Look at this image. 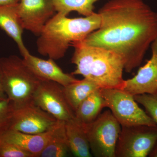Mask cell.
Returning a JSON list of instances; mask_svg holds the SVG:
<instances>
[{"instance_id": "cell-1", "label": "cell", "mask_w": 157, "mask_h": 157, "mask_svg": "<svg viewBox=\"0 0 157 157\" xmlns=\"http://www.w3.org/2000/svg\"><path fill=\"white\" fill-rule=\"evenodd\" d=\"M98 13L100 27L81 42L114 52L131 73L157 39V12L142 0H109Z\"/></svg>"}, {"instance_id": "cell-2", "label": "cell", "mask_w": 157, "mask_h": 157, "mask_svg": "<svg viewBox=\"0 0 157 157\" xmlns=\"http://www.w3.org/2000/svg\"><path fill=\"white\" fill-rule=\"evenodd\" d=\"M101 22L98 13L86 17L70 18L57 12L38 36L37 51L41 55L54 60L63 58L69 46L82 42L99 28Z\"/></svg>"}, {"instance_id": "cell-3", "label": "cell", "mask_w": 157, "mask_h": 157, "mask_svg": "<svg viewBox=\"0 0 157 157\" xmlns=\"http://www.w3.org/2000/svg\"><path fill=\"white\" fill-rule=\"evenodd\" d=\"M71 46L75 49L71 62L76 66L72 75H81L94 82L100 88L123 89L124 66L119 55L112 51L88 46L81 42Z\"/></svg>"}, {"instance_id": "cell-4", "label": "cell", "mask_w": 157, "mask_h": 157, "mask_svg": "<svg viewBox=\"0 0 157 157\" xmlns=\"http://www.w3.org/2000/svg\"><path fill=\"white\" fill-rule=\"evenodd\" d=\"M0 73L3 88L14 107L33 103L35 93L41 81L16 55L0 58Z\"/></svg>"}, {"instance_id": "cell-5", "label": "cell", "mask_w": 157, "mask_h": 157, "mask_svg": "<svg viewBox=\"0 0 157 157\" xmlns=\"http://www.w3.org/2000/svg\"><path fill=\"white\" fill-rule=\"evenodd\" d=\"M83 124L91 152L96 157H115V150L121 126L109 109L96 119Z\"/></svg>"}, {"instance_id": "cell-6", "label": "cell", "mask_w": 157, "mask_h": 157, "mask_svg": "<svg viewBox=\"0 0 157 157\" xmlns=\"http://www.w3.org/2000/svg\"><path fill=\"white\" fill-rule=\"evenodd\" d=\"M100 91L106 101L107 107L121 127L157 125L139 107L131 94L117 88H100Z\"/></svg>"}, {"instance_id": "cell-7", "label": "cell", "mask_w": 157, "mask_h": 157, "mask_svg": "<svg viewBox=\"0 0 157 157\" xmlns=\"http://www.w3.org/2000/svg\"><path fill=\"white\" fill-rule=\"evenodd\" d=\"M157 141V124L121 127L115 157H146Z\"/></svg>"}, {"instance_id": "cell-8", "label": "cell", "mask_w": 157, "mask_h": 157, "mask_svg": "<svg viewBox=\"0 0 157 157\" xmlns=\"http://www.w3.org/2000/svg\"><path fill=\"white\" fill-rule=\"evenodd\" d=\"M63 88L56 82L42 80L35 93L33 102L57 120L66 121L75 115L65 98Z\"/></svg>"}, {"instance_id": "cell-9", "label": "cell", "mask_w": 157, "mask_h": 157, "mask_svg": "<svg viewBox=\"0 0 157 157\" xmlns=\"http://www.w3.org/2000/svg\"><path fill=\"white\" fill-rule=\"evenodd\" d=\"M57 121L33 102L14 107L9 129L27 134H40L51 129Z\"/></svg>"}, {"instance_id": "cell-10", "label": "cell", "mask_w": 157, "mask_h": 157, "mask_svg": "<svg viewBox=\"0 0 157 157\" xmlns=\"http://www.w3.org/2000/svg\"><path fill=\"white\" fill-rule=\"evenodd\" d=\"M18 12L24 30L37 36L56 13L53 0H19Z\"/></svg>"}, {"instance_id": "cell-11", "label": "cell", "mask_w": 157, "mask_h": 157, "mask_svg": "<svg viewBox=\"0 0 157 157\" xmlns=\"http://www.w3.org/2000/svg\"><path fill=\"white\" fill-rule=\"evenodd\" d=\"M151 56L133 78L125 80L122 90L135 96L157 91V39L152 43Z\"/></svg>"}, {"instance_id": "cell-12", "label": "cell", "mask_w": 157, "mask_h": 157, "mask_svg": "<svg viewBox=\"0 0 157 157\" xmlns=\"http://www.w3.org/2000/svg\"><path fill=\"white\" fill-rule=\"evenodd\" d=\"M58 123V121L50 130L38 134H27L9 129L0 135V141L14 144L29 153L34 157H39L56 130Z\"/></svg>"}, {"instance_id": "cell-13", "label": "cell", "mask_w": 157, "mask_h": 157, "mask_svg": "<svg viewBox=\"0 0 157 157\" xmlns=\"http://www.w3.org/2000/svg\"><path fill=\"white\" fill-rule=\"evenodd\" d=\"M22 57L29 67L41 80L56 82L63 86L78 80L71 73H65L52 59L39 58L30 52Z\"/></svg>"}, {"instance_id": "cell-14", "label": "cell", "mask_w": 157, "mask_h": 157, "mask_svg": "<svg viewBox=\"0 0 157 157\" xmlns=\"http://www.w3.org/2000/svg\"><path fill=\"white\" fill-rule=\"evenodd\" d=\"M0 29L16 43L22 56L29 52L23 41L24 29L18 12V3L0 6Z\"/></svg>"}, {"instance_id": "cell-15", "label": "cell", "mask_w": 157, "mask_h": 157, "mask_svg": "<svg viewBox=\"0 0 157 157\" xmlns=\"http://www.w3.org/2000/svg\"><path fill=\"white\" fill-rule=\"evenodd\" d=\"M65 132L70 151L75 156H92L84 125L77 118L65 123Z\"/></svg>"}, {"instance_id": "cell-16", "label": "cell", "mask_w": 157, "mask_h": 157, "mask_svg": "<svg viewBox=\"0 0 157 157\" xmlns=\"http://www.w3.org/2000/svg\"><path fill=\"white\" fill-rule=\"evenodd\" d=\"M105 107H107L106 101L99 89L91 94L79 104L75 111V117L82 123H89L96 119Z\"/></svg>"}, {"instance_id": "cell-17", "label": "cell", "mask_w": 157, "mask_h": 157, "mask_svg": "<svg viewBox=\"0 0 157 157\" xmlns=\"http://www.w3.org/2000/svg\"><path fill=\"white\" fill-rule=\"evenodd\" d=\"M99 89L94 82L84 78L63 88L65 98L74 112L88 96Z\"/></svg>"}, {"instance_id": "cell-18", "label": "cell", "mask_w": 157, "mask_h": 157, "mask_svg": "<svg viewBox=\"0 0 157 157\" xmlns=\"http://www.w3.org/2000/svg\"><path fill=\"white\" fill-rule=\"evenodd\" d=\"M64 121H58L57 127L39 157H64L70 150Z\"/></svg>"}, {"instance_id": "cell-19", "label": "cell", "mask_w": 157, "mask_h": 157, "mask_svg": "<svg viewBox=\"0 0 157 157\" xmlns=\"http://www.w3.org/2000/svg\"><path fill=\"white\" fill-rule=\"evenodd\" d=\"M99 0H53V3L56 13L68 16L71 12L76 11L86 17L95 13L94 5Z\"/></svg>"}, {"instance_id": "cell-20", "label": "cell", "mask_w": 157, "mask_h": 157, "mask_svg": "<svg viewBox=\"0 0 157 157\" xmlns=\"http://www.w3.org/2000/svg\"><path fill=\"white\" fill-rule=\"evenodd\" d=\"M135 101L144 107L145 112L157 124V91L151 94L134 96Z\"/></svg>"}, {"instance_id": "cell-21", "label": "cell", "mask_w": 157, "mask_h": 157, "mask_svg": "<svg viewBox=\"0 0 157 157\" xmlns=\"http://www.w3.org/2000/svg\"><path fill=\"white\" fill-rule=\"evenodd\" d=\"M14 106L9 99L0 101V135L9 129Z\"/></svg>"}, {"instance_id": "cell-22", "label": "cell", "mask_w": 157, "mask_h": 157, "mask_svg": "<svg viewBox=\"0 0 157 157\" xmlns=\"http://www.w3.org/2000/svg\"><path fill=\"white\" fill-rule=\"evenodd\" d=\"M0 157H34L29 153L8 142L0 141Z\"/></svg>"}, {"instance_id": "cell-23", "label": "cell", "mask_w": 157, "mask_h": 157, "mask_svg": "<svg viewBox=\"0 0 157 157\" xmlns=\"http://www.w3.org/2000/svg\"><path fill=\"white\" fill-rule=\"evenodd\" d=\"M7 99H8V97L6 95L3 88L1 73H0V101H4Z\"/></svg>"}, {"instance_id": "cell-24", "label": "cell", "mask_w": 157, "mask_h": 157, "mask_svg": "<svg viewBox=\"0 0 157 157\" xmlns=\"http://www.w3.org/2000/svg\"><path fill=\"white\" fill-rule=\"evenodd\" d=\"M19 0H0V6L11 5L18 3Z\"/></svg>"}, {"instance_id": "cell-25", "label": "cell", "mask_w": 157, "mask_h": 157, "mask_svg": "<svg viewBox=\"0 0 157 157\" xmlns=\"http://www.w3.org/2000/svg\"><path fill=\"white\" fill-rule=\"evenodd\" d=\"M149 157H157V141L148 155Z\"/></svg>"}]
</instances>
